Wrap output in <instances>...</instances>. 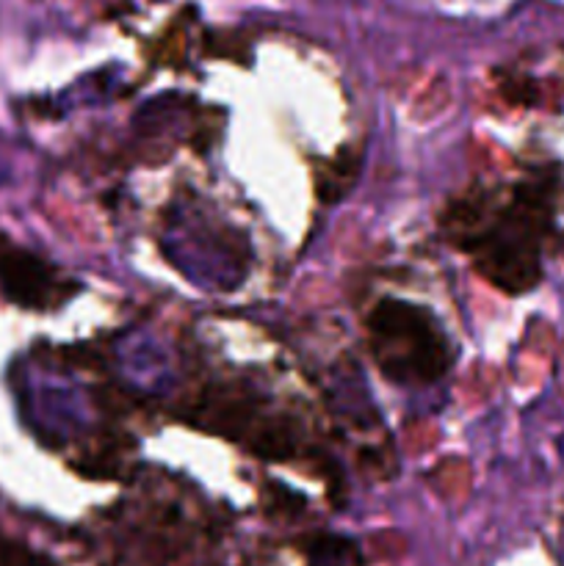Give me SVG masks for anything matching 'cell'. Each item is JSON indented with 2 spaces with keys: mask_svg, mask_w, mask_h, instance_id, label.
<instances>
[{
  "mask_svg": "<svg viewBox=\"0 0 564 566\" xmlns=\"http://www.w3.org/2000/svg\"><path fill=\"white\" fill-rule=\"evenodd\" d=\"M551 221V191L540 182L514 186L506 197L462 193L440 216L453 247L468 252L476 271L509 296L529 293L540 282Z\"/></svg>",
  "mask_w": 564,
  "mask_h": 566,
  "instance_id": "1",
  "label": "cell"
},
{
  "mask_svg": "<svg viewBox=\"0 0 564 566\" xmlns=\"http://www.w3.org/2000/svg\"><path fill=\"white\" fill-rule=\"evenodd\" d=\"M368 337L374 363L396 385H435L457 359L440 321L401 298H382L370 310Z\"/></svg>",
  "mask_w": 564,
  "mask_h": 566,
  "instance_id": "2",
  "label": "cell"
},
{
  "mask_svg": "<svg viewBox=\"0 0 564 566\" xmlns=\"http://www.w3.org/2000/svg\"><path fill=\"white\" fill-rule=\"evenodd\" d=\"M0 293L6 302L22 310H59L81 293V285L39 254L17 247L0 232Z\"/></svg>",
  "mask_w": 564,
  "mask_h": 566,
  "instance_id": "3",
  "label": "cell"
},
{
  "mask_svg": "<svg viewBox=\"0 0 564 566\" xmlns=\"http://www.w3.org/2000/svg\"><path fill=\"white\" fill-rule=\"evenodd\" d=\"M357 169H359V155L354 153H341L335 160L324 166V171L318 175V197L324 202H337L343 193H348V188L354 186L357 180Z\"/></svg>",
  "mask_w": 564,
  "mask_h": 566,
  "instance_id": "4",
  "label": "cell"
},
{
  "mask_svg": "<svg viewBox=\"0 0 564 566\" xmlns=\"http://www.w3.org/2000/svg\"><path fill=\"white\" fill-rule=\"evenodd\" d=\"M0 566H53L42 553L31 551L22 542L11 539L9 534L0 531Z\"/></svg>",
  "mask_w": 564,
  "mask_h": 566,
  "instance_id": "5",
  "label": "cell"
}]
</instances>
